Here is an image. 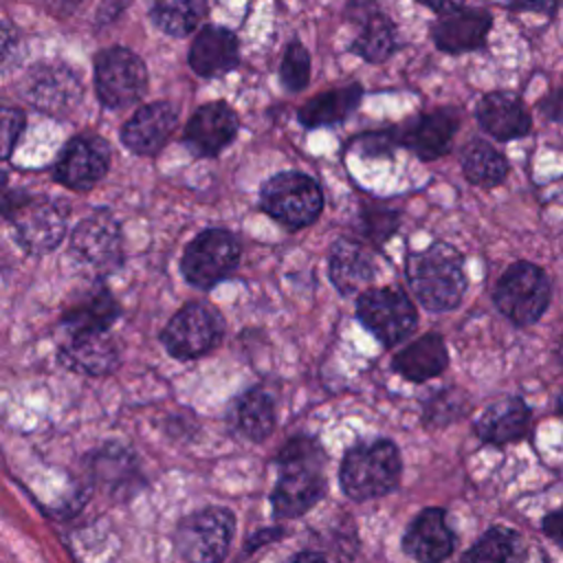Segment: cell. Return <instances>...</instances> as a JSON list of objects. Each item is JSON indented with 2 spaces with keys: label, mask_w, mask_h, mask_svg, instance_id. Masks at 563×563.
<instances>
[{
  "label": "cell",
  "mask_w": 563,
  "mask_h": 563,
  "mask_svg": "<svg viewBox=\"0 0 563 563\" xmlns=\"http://www.w3.org/2000/svg\"><path fill=\"white\" fill-rule=\"evenodd\" d=\"M416 2H420V4H424V7H429V9H433V11H438L440 15H442V13H449V11H455V9H460V7L464 4V0H416Z\"/></svg>",
  "instance_id": "41"
},
{
  "label": "cell",
  "mask_w": 563,
  "mask_h": 563,
  "mask_svg": "<svg viewBox=\"0 0 563 563\" xmlns=\"http://www.w3.org/2000/svg\"><path fill=\"white\" fill-rule=\"evenodd\" d=\"M405 277L416 299L433 312L457 308L466 292L462 253L446 242L411 253L405 262Z\"/></svg>",
  "instance_id": "1"
},
{
  "label": "cell",
  "mask_w": 563,
  "mask_h": 563,
  "mask_svg": "<svg viewBox=\"0 0 563 563\" xmlns=\"http://www.w3.org/2000/svg\"><path fill=\"white\" fill-rule=\"evenodd\" d=\"M559 411L563 413V391H561V396H559Z\"/></svg>",
  "instance_id": "43"
},
{
  "label": "cell",
  "mask_w": 563,
  "mask_h": 563,
  "mask_svg": "<svg viewBox=\"0 0 563 563\" xmlns=\"http://www.w3.org/2000/svg\"><path fill=\"white\" fill-rule=\"evenodd\" d=\"M262 209L288 229L312 224L323 209V194L317 180L303 172H279L260 191Z\"/></svg>",
  "instance_id": "6"
},
{
  "label": "cell",
  "mask_w": 563,
  "mask_h": 563,
  "mask_svg": "<svg viewBox=\"0 0 563 563\" xmlns=\"http://www.w3.org/2000/svg\"><path fill=\"white\" fill-rule=\"evenodd\" d=\"M238 128L235 110L224 101H211L191 114L183 132V143L194 156H218L233 143Z\"/></svg>",
  "instance_id": "16"
},
{
  "label": "cell",
  "mask_w": 563,
  "mask_h": 563,
  "mask_svg": "<svg viewBox=\"0 0 563 563\" xmlns=\"http://www.w3.org/2000/svg\"><path fill=\"white\" fill-rule=\"evenodd\" d=\"M59 363L79 374H108L119 363V352L108 332L73 334L59 345Z\"/></svg>",
  "instance_id": "24"
},
{
  "label": "cell",
  "mask_w": 563,
  "mask_h": 563,
  "mask_svg": "<svg viewBox=\"0 0 563 563\" xmlns=\"http://www.w3.org/2000/svg\"><path fill=\"white\" fill-rule=\"evenodd\" d=\"M363 97V88L358 84H347L343 88H334L328 90L310 101H306L297 117L301 121V125L306 128H323V125H334L339 121H343L347 114H352V110H356V106L361 103Z\"/></svg>",
  "instance_id": "28"
},
{
  "label": "cell",
  "mask_w": 563,
  "mask_h": 563,
  "mask_svg": "<svg viewBox=\"0 0 563 563\" xmlns=\"http://www.w3.org/2000/svg\"><path fill=\"white\" fill-rule=\"evenodd\" d=\"M110 167V145L97 134H77L59 152L53 176L64 187L92 189Z\"/></svg>",
  "instance_id": "14"
},
{
  "label": "cell",
  "mask_w": 563,
  "mask_h": 563,
  "mask_svg": "<svg viewBox=\"0 0 563 563\" xmlns=\"http://www.w3.org/2000/svg\"><path fill=\"white\" fill-rule=\"evenodd\" d=\"M479 128L497 141H512L530 132L532 119L519 97L510 92H488L475 108Z\"/></svg>",
  "instance_id": "23"
},
{
  "label": "cell",
  "mask_w": 563,
  "mask_h": 563,
  "mask_svg": "<svg viewBox=\"0 0 563 563\" xmlns=\"http://www.w3.org/2000/svg\"><path fill=\"white\" fill-rule=\"evenodd\" d=\"M563 0H508L510 9L515 11H534V13H545L552 15Z\"/></svg>",
  "instance_id": "38"
},
{
  "label": "cell",
  "mask_w": 563,
  "mask_h": 563,
  "mask_svg": "<svg viewBox=\"0 0 563 563\" xmlns=\"http://www.w3.org/2000/svg\"><path fill=\"white\" fill-rule=\"evenodd\" d=\"M24 123H26V119H24L22 110L9 108V106L2 110V158L4 161L11 156V152L24 130Z\"/></svg>",
  "instance_id": "35"
},
{
  "label": "cell",
  "mask_w": 563,
  "mask_h": 563,
  "mask_svg": "<svg viewBox=\"0 0 563 563\" xmlns=\"http://www.w3.org/2000/svg\"><path fill=\"white\" fill-rule=\"evenodd\" d=\"M233 413L238 431L253 442L268 438L275 429V402L271 394L260 387L242 394V398L235 402Z\"/></svg>",
  "instance_id": "30"
},
{
  "label": "cell",
  "mask_w": 563,
  "mask_h": 563,
  "mask_svg": "<svg viewBox=\"0 0 563 563\" xmlns=\"http://www.w3.org/2000/svg\"><path fill=\"white\" fill-rule=\"evenodd\" d=\"M205 13L207 0H152L154 24L172 37H185L194 33Z\"/></svg>",
  "instance_id": "31"
},
{
  "label": "cell",
  "mask_w": 563,
  "mask_h": 563,
  "mask_svg": "<svg viewBox=\"0 0 563 563\" xmlns=\"http://www.w3.org/2000/svg\"><path fill=\"white\" fill-rule=\"evenodd\" d=\"M95 90L99 103L108 110L139 101L147 90V68L143 59L123 46L99 51L95 57Z\"/></svg>",
  "instance_id": "9"
},
{
  "label": "cell",
  "mask_w": 563,
  "mask_h": 563,
  "mask_svg": "<svg viewBox=\"0 0 563 563\" xmlns=\"http://www.w3.org/2000/svg\"><path fill=\"white\" fill-rule=\"evenodd\" d=\"M242 244L227 229L200 231L183 251L180 271L185 279L200 290H209L231 277L240 264Z\"/></svg>",
  "instance_id": "7"
},
{
  "label": "cell",
  "mask_w": 563,
  "mask_h": 563,
  "mask_svg": "<svg viewBox=\"0 0 563 563\" xmlns=\"http://www.w3.org/2000/svg\"><path fill=\"white\" fill-rule=\"evenodd\" d=\"M119 314L121 308L112 292L106 286H95L64 310L62 328L68 336L108 332Z\"/></svg>",
  "instance_id": "25"
},
{
  "label": "cell",
  "mask_w": 563,
  "mask_h": 563,
  "mask_svg": "<svg viewBox=\"0 0 563 563\" xmlns=\"http://www.w3.org/2000/svg\"><path fill=\"white\" fill-rule=\"evenodd\" d=\"M282 86L290 92H299L308 86L310 79V55L301 42H290L282 55L279 64Z\"/></svg>",
  "instance_id": "33"
},
{
  "label": "cell",
  "mask_w": 563,
  "mask_h": 563,
  "mask_svg": "<svg viewBox=\"0 0 563 563\" xmlns=\"http://www.w3.org/2000/svg\"><path fill=\"white\" fill-rule=\"evenodd\" d=\"M2 213L15 229V242L29 255L51 253L66 235L68 205L62 198L7 191Z\"/></svg>",
  "instance_id": "3"
},
{
  "label": "cell",
  "mask_w": 563,
  "mask_h": 563,
  "mask_svg": "<svg viewBox=\"0 0 563 563\" xmlns=\"http://www.w3.org/2000/svg\"><path fill=\"white\" fill-rule=\"evenodd\" d=\"M347 18L361 26L358 35L350 44V51L361 59L378 64L398 51L400 40L396 24L374 2L352 0L347 4Z\"/></svg>",
  "instance_id": "17"
},
{
  "label": "cell",
  "mask_w": 563,
  "mask_h": 563,
  "mask_svg": "<svg viewBox=\"0 0 563 563\" xmlns=\"http://www.w3.org/2000/svg\"><path fill=\"white\" fill-rule=\"evenodd\" d=\"M356 317L385 347L405 341L418 323L411 299L394 288L363 290L356 299Z\"/></svg>",
  "instance_id": "12"
},
{
  "label": "cell",
  "mask_w": 563,
  "mask_h": 563,
  "mask_svg": "<svg viewBox=\"0 0 563 563\" xmlns=\"http://www.w3.org/2000/svg\"><path fill=\"white\" fill-rule=\"evenodd\" d=\"M490 26L493 15L486 9L460 7L455 11L442 13L431 24V37L440 51L457 55L482 48Z\"/></svg>",
  "instance_id": "19"
},
{
  "label": "cell",
  "mask_w": 563,
  "mask_h": 563,
  "mask_svg": "<svg viewBox=\"0 0 563 563\" xmlns=\"http://www.w3.org/2000/svg\"><path fill=\"white\" fill-rule=\"evenodd\" d=\"M539 110L543 112L545 119H550V121L563 125V88H556V90L548 92V95L539 101Z\"/></svg>",
  "instance_id": "37"
},
{
  "label": "cell",
  "mask_w": 563,
  "mask_h": 563,
  "mask_svg": "<svg viewBox=\"0 0 563 563\" xmlns=\"http://www.w3.org/2000/svg\"><path fill=\"white\" fill-rule=\"evenodd\" d=\"M292 563H328L321 554H314V552H306V554H299Z\"/></svg>",
  "instance_id": "42"
},
{
  "label": "cell",
  "mask_w": 563,
  "mask_h": 563,
  "mask_svg": "<svg viewBox=\"0 0 563 563\" xmlns=\"http://www.w3.org/2000/svg\"><path fill=\"white\" fill-rule=\"evenodd\" d=\"M446 363H449V354H446L444 339L435 332H429L416 339L405 350H400L391 361L394 369L413 383H422L438 376L440 372H444Z\"/></svg>",
  "instance_id": "27"
},
{
  "label": "cell",
  "mask_w": 563,
  "mask_h": 563,
  "mask_svg": "<svg viewBox=\"0 0 563 563\" xmlns=\"http://www.w3.org/2000/svg\"><path fill=\"white\" fill-rule=\"evenodd\" d=\"M405 552L418 563H442L455 548V534L442 508L422 510L402 539Z\"/></svg>",
  "instance_id": "20"
},
{
  "label": "cell",
  "mask_w": 563,
  "mask_h": 563,
  "mask_svg": "<svg viewBox=\"0 0 563 563\" xmlns=\"http://www.w3.org/2000/svg\"><path fill=\"white\" fill-rule=\"evenodd\" d=\"M235 519L227 508H202L180 519L174 532L178 554L187 563H222L231 539Z\"/></svg>",
  "instance_id": "8"
},
{
  "label": "cell",
  "mask_w": 563,
  "mask_h": 563,
  "mask_svg": "<svg viewBox=\"0 0 563 563\" xmlns=\"http://www.w3.org/2000/svg\"><path fill=\"white\" fill-rule=\"evenodd\" d=\"M46 11L55 13V15H64V13H73L81 0H37Z\"/></svg>",
  "instance_id": "40"
},
{
  "label": "cell",
  "mask_w": 563,
  "mask_h": 563,
  "mask_svg": "<svg viewBox=\"0 0 563 563\" xmlns=\"http://www.w3.org/2000/svg\"><path fill=\"white\" fill-rule=\"evenodd\" d=\"M240 64V44L224 26H202L189 46V66L196 75L213 79Z\"/></svg>",
  "instance_id": "21"
},
{
  "label": "cell",
  "mask_w": 563,
  "mask_h": 563,
  "mask_svg": "<svg viewBox=\"0 0 563 563\" xmlns=\"http://www.w3.org/2000/svg\"><path fill=\"white\" fill-rule=\"evenodd\" d=\"M550 299L552 284L545 271L526 260L510 264L493 290L497 310L515 325L537 323L548 310Z\"/></svg>",
  "instance_id": "5"
},
{
  "label": "cell",
  "mask_w": 563,
  "mask_h": 563,
  "mask_svg": "<svg viewBox=\"0 0 563 563\" xmlns=\"http://www.w3.org/2000/svg\"><path fill=\"white\" fill-rule=\"evenodd\" d=\"M394 145H398L396 143V139H394V130H385V132H372V134H365V136H361L356 143H354V147H356V152H361V154H369V156H378V154H383V156H387V154H391V147Z\"/></svg>",
  "instance_id": "36"
},
{
  "label": "cell",
  "mask_w": 563,
  "mask_h": 563,
  "mask_svg": "<svg viewBox=\"0 0 563 563\" xmlns=\"http://www.w3.org/2000/svg\"><path fill=\"white\" fill-rule=\"evenodd\" d=\"M279 479L273 490V510L277 517H299L310 510L325 493L323 453L319 444L295 438L279 453Z\"/></svg>",
  "instance_id": "2"
},
{
  "label": "cell",
  "mask_w": 563,
  "mask_h": 563,
  "mask_svg": "<svg viewBox=\"0 0 563 563\" xmlns=\"http://www.w3.org/2000/svg\"><path fill=\"white\" fill-rule=\"evenodd\" d=\"M224 334L222 314L202 301L183 306L161 332L165 350L180 361H191L211 352Z\"/></svg>",
  "instance_id": "11"
},
{
  "label": "cell",
  "mask_w": 563,
  "mask_h": 563,
  "mask_svg": "<svg viewBox=\"0 0 563 563\" xmlns=\"http://www.w3.org/2000/svg\"><path fill=\"white\" fill-rule=\"evenodd\" d=\"M22 97L48 117H62L81 101V81L73 68L46 62L31 68L22 81Z\"/></svg>",
  "instance_id": "13"
},
{
  "label": "cell",
  "mask_w": 563,
  "mask_h": 563,
  "mask_svg": "<svg viewBox=\"0 0 563 563\" xmlns=\"http://www.w3.org/2000/svg\"><path fill=\"white\" fill-rule=\"evenodd\" d=\"M178 121V110L169 101L141 106L121 128V143L141 156L156 154L172 136Z\"/></svg>",
  "instance_id": "18"
},
{
  "label": "cell",
  "mask_w": 563,
  "mask_h": 563,
  "mask_svg": "<svg viewBox=\"0 0 563 563\" xmlns=\"http://www.w3.org/2000/svg\"><path fill=\"white\" fill-rule=\"evenodd\" d=\"M361 222H363L365 235L372 242L383 244L398 229L400 213L394 209H385V207H365L361 213Z\"/></svg>",
  "instance_id": "34"
},
{
  "label": "cell",
  "mask_w": 563,
  "mask_h": 563,
  "mask_svg": "<svg viewBox=\"0 0 563 563\" xmlns=\"http://www.w3.org/2000/svg\"><path fill=\"white\" fill-rule=\"evenodd\" d=\"M400 453L389 440L363 442L350 449L341 462L339 482L347 497L356 501L387 495L400 479Z\"/></svg>",
  "instance_id": "4"
},
{
  "label": "cell",
  "mask_w": 563,
  "mask_h": 563,
  "mask_svg": "<svg viewBox=\"0 0 563 563\" xmlns=\"http://www.w3.org/2000/svg\"><path fill=\"white\" fill-rule=\"evenodd\" d=\"M457 125L460 112L455 108H438L396 128L394 139L398 145L411 150L420 161H433L451 150Z\"/></svg>",
  "instance_id": "15"
},
{
  "label": "cell",
  "mask_w": 563,
  "mask_h": 563,
  "mask_svg": "<svg viewBox=\"0 0 563 563\" xmlns=\"http://www.w3.org/2000/svg\"><path fill=\"white\" fill-rule=\"evenodd\" d=\"M330 282L341 295H354L363 290L376 277V264L372 251L352 238H339L330 249Z\"/></svg>",
  "instance_id": "22"
},
{
  "label": "cell",
  "mask_w": 563,
  "mask_h": 563,
  "mask_svg": "<svg viewBox=\"0 0 563 563\" xmlns=\"http://www.w3.org/2000/svg\"><path fill=\"white\" fill-rule=\"evenodd\" d=\"M530 424V409L521 398L508 396L495 400L484 409L475 422V431L484 442L508 444L526 435Z\"/></svg>",
  "instance_id": "26"
},
{
  "label": "cell",
  "mask_w": 563,
  "mask_h": 563,
  "mask_svg": "<svg viewBox=\"0 0 563 563\" xmlns=\"http://www.w3.org/2000/svg\"><path fill=\"white\" fill-rule=\"evenodd\" d=\"M460 163L466 180L477 187H497L508 176L506 156L482 139H473L462 147Z\"/></svg>",
  "instance_id": "29"
},
{
  "label": "cell",
  "mask_w": 563,
  "mask_h": 563,
  "mask_svg": "<svg viewBox=\"0 0 563 563\" xmlns=\"http://www.w3.org/2000/svg\"><path fill=\"white\" fill-rule=\"evenodd\" d=\"M543 532L550 539L563 543V506L559 510H552L550 515L543 517Z\"/></svg>",
  "instance_id": "39"
},
{
  "label": "cell",
  "mask_w": 563,
  "mask_h": 563,
  "mask_svg": "<svg viewBox=\"0 0 563 563\" xmlns=\"http://www.w3.org/2000/svg\"><path fill=\"white\" fill-rule=\"evenodd\" d=\"M73 260L97 275H110L123 264V238L117 218L99 209L84 220L70 233Z\"/></svg>",
  "instance_id": "10"
},
{
  "label": "cell",
  "mask_w": 563,
  "mask_h": 563,
  "mask_svg": "<svg viewBox=\"0 0 563 563\" xmlns=\"http://www.w3.org/2000/svg\"><path fill=\"white\" fill-rule=\"evenodd\" d=\"M517 548V534L508 528H490L462 556V563H508Z\"/></svg>",
  "instance_id": "32"
}]
</instances>
